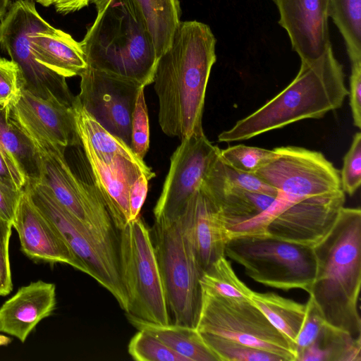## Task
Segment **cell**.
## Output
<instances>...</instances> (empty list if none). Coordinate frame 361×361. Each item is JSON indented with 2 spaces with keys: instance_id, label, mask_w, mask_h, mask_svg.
<instances>
[{
  "instance_id": "39",
  "label": "cell",
  "mask_w": 361,
  "mask_h": 361,
  "mask_svg": "<svg viewBox=\"0 0 361 361\" xmlns=\"http://www.w3.org/2000/svg\"><path fill=\"white\" fill-rule=\"evenodd\" d=\"M12 227L11 222L0 216V296L8 295L13 289L8 251Z\"/></svg>"
},
{
  "instance_id": "7",
  "label": "cell",
  "mask_w": 361,
  "mask_h": 361,
  "mask_svg": "<svg viewBox=\"0 0 361 361\" xmlns=\"http://www.w3.org/2000/svg\"><path fill=\"white\" fill-rule=\"evenodd\" d=\"M225 256L242 265L245 274L263 285L309 293L316 271L313 247L271 237L229 239Z\"/></svg>"
},
{
  "instance_id": "17",
  "label": "cell",
  "mask_w": 361,
  "mask_h": 361,
  "mask_svg": "<svg viewBox=\"0 0 361 361\" xmlns=\"http://www.w3.org/2000/svg\"><path fill=\"white\" fill-rule=\"evenodd\" d=\"M78 135L93 182L119 231L131 221L128 200L131 185L142 173L150 180L155 176V173L145 161H133L120 155L99 156L87 139Z\"/></svg>"
},
{
  "instance_id": "26",
  "label": "cell",
  "mask_w": 361,
  "mask_h": 361,
  "mask_svg": "<svg viewBox=\"0 0 361 361\" xmlns=\"http://www.w3.org/2000/svg\"><path fill=\"white\" fill-rule=\"evenodd\" d=\"M144 20L157 59L169 48L180 22L178 0H133Z\"/></svg>"
},
{
  "instance_id": "32",
  "label": "cell",
  "mask_w": 361,
  "mask_h": 361,
  "mask_svg": "<svg viewBox=\"0 0 361 361\" xmlns=\"http://www.w3.org/2000/svg\"><path fill=\"white\" fill-rule=\"evenodd\" d=\"M200 334L219 361H284L281 357L265 350L218 336Z\"/></svg>"
},
{
  "instance_id": "36",
  "label": "cell",
  "mask_w": 361,
  "mask_h": 361,
  "mask_svg": "<svg viewBox=\"0 0 361 361\" xmlns=\"http://www.w3.org/2000/svg\"><path fill=\"white\" fill-rule=\"evenodd\" d=\"M342 190L353 195L361 184V133H356L351 145L343 158L340 172Z\"/></svg>"
},
{
  "instance_id": "2",
  "label": "cell",
  "mask_w": 361,
  "mask_h": 361,
  "mask_svg": "<svg viewBox=\"0 0 361 361\" xmlns=\"http://www.w3.org/2000/svg\"><path fill=\"white\" fill-rule=\"evenodd\" d=\"M316 271L309 291L331 325L361 338V211L343 207L330 232L313 247Z\"/></svg>"
},
{
  "instance_id": "44",
  "label": "cell",
  "mask_w": 361,
  "mask_h": 361,
  "mask_svg": "<svg viewBox=\"0 0 361 361\" xmlns=\"http://www.w3.org/2000/svg\"><path fill=\"white\" fill-rule=\"evenodd\" d=\"M11 0H0V20L6 14L11 5Z\"/></svg>"
},
{
  "instance_id": "13",
  "label": "cell",
  "mask_w": 361,
  "mask_h": 361,
  "mask_svg": "<svg viewBox=\"0 0 361 361\" xmlns=\"http://www.w3.org/2000/svg\"><path fill=\"white\" fill-rule=\"evenodd\" d=\"M81 106L111 134L131 148V121L139 83L87 66L81 73Z\"/></svg>"
},
{
  "instance_id": "34",
  "label": "cell",
  "mask_w": 361,
  "mask_h": 361,
  "mask_svg": "<svg viewBox=\"0 0 361 361\" xmlns=\"http://www.w3.org/2000/svg\"><path fill=\"white\" fill-rule=\"evenodd\" d=\"M128 351L137 361H188L152 334L141 330L130 339Z\"/></svg>"
},
{
  "instance_id": "18",
  "label": "cell",
  "mask_w": 361,
  "mask_h": 361,
  "mask_svg": "<svg viewBox=\"0 0 361 361\" xmlns=\"http://www.w3.org/2000/svg\"><path fill=\"white\" fill-rule=\"evenodd\" d=\"M279 25L286 31L301 63L321 57L331 45L329 32V0H274Z\"/></svg>"
},
{
  "instance_id": "3",
  "label": "cell",
  "mask_w": 361,
  "mask_h": 361,
  "mask_svg": "<svg viewBox=\"0 0 361 361\" xmlns=\"http://www.w3.org/2000/svg\"><path fill=\"white\" fill-rule=\"evenodd\" d=\"M348 95L343 66L330 45L318 59L301 63L297 75L284 90L221 132L218 140H246L303 119L320 118L339 109Z\"/></svg>"
},
{
  "instance_id": "14",
  "label": "cell",
  "mask_w": 361,
  "mask_h": 361,
  "mask_svg": "<svg viewBox=\"0 0 361 361\" xmlns=\"http://www.w3.org/2000/svg\"><path fill=\"white\" fill-rule=\"evenodd\" d=\"M220 150L204 132L180 141L171 157L162 191L153 210L155 221L179 216L190 197L200 188Z\"/></svg>"
},
{
  "instance_id": "30",
  "label": "cell",
  "mask_w": 361,
  "mask_h": 361,
  "mask_svg": "<svg viewBox=\"0 0 361 361\" xmlns=\"http://www.w3.org/2000/svg\"><path fill=\"white\" fill-rule=\"evenodd\" d=\"M200 283L203 292L238 300H250L252 291L239 279L226 256L202 273Z\"/></svg>"
},
{
  "instance_id": "6",
  "label": "cell",
  "mask_w": 361,
  "mask_h": 361,
  "mask_svg": "<svg viewBox=\"0 0 361 361\" xmlns=\"http://www.w3.org/2000/svg\"><path fill=\"white\" fill-rule=\"evenodd\" d=\"M118 232L120 274L128 300L126 314L152 323H171L151 232L140 216Z\"/></svg>"
},
{
  "instance_id": "11",
  "label": "cell",
  "mask_w": 361,
  "mask_h": 361,
  "mask_svg": "<svg viewBox=\"0 0 361 361\" xmlns=\"http://www.w3.org/2000/svg\"><path fill=\"white\" fill-rule=\"evenodd\" d=\"M35 147L41 161L39 182L87 227L118 245L119 232L93 180L88 183L71 170L65 157V147L54 145Z\"/></svg>"
},
{
  "instance_id": "35",
  "label": "cell",
  "mask_w": 361,
  "mask_h": 361,
  "mask_svg": "<svg viewBox=\"0 0 361 361\" xmlns=\"http://www.w3.org/2000/svg\"><path fill=\"white\" fill-rule=\"evenodd\" d=\"M144 89L141 87L138 92L131 121V149L142 161L149 147V116Z\"/></svg>"
},
{
  "instance_id": "38",
  "label": "cell",
  "mask_w": 361,
  "mask_h": 361,
  "mask_svg": "<svg viewBox=\"0 0 361 361\" xmlns=\"http://www.w3.org/2000/svg\"><path fill=\"white\" fill-rule=\"evenodd\" d=\"M23 80L18 65L0 56V105L13 100L23 90Z\"/></svg>"
},
{
  "instance_id": "15",
  "label": "cell",
  "mask_w": 361,
  "mask_h": 361,
  "mask_svg": "<svg viewBox=\"0 0 361 361\" xmlns=\"http://www.w3.org/2000/svg\"><path fill=\"white\" fill-rule=\"evenodd\" d=\"M4 106L8 118L35 146L81 145L73 106L43 99L25 90Z\"/></svg>"
},
{
  "instance_id": "25",
  "label": "cell",
  "mask_w": 361,
  "mask_h": 361,
  "mask_svg": "<svg viewBox=\"0 0 361 361\" xmlns=\"http://www.w3.org/2000/svg\"><path fill=\"white\" fill-rule=\"evenodd\" d=\"M129 322L137 330L147 331L188 361H219L204 341L196 327L177 324H160L127 314Z\"/></svg>"
},
{
  "instance_id": "40",
  "label": "cell",
  "mask_w": 361,
  "mask_h": 361,
  "mask_svg": "<svg viewBox=\"0 0 361 361\" xmlns=\"http://www.w3.org/2000/svg\"><path fill=\"white\" fill-rule=\"evenodd\" d=\"M348 95L353 125L361 128V59L350 61Z\"/></svg>"
},
{
  "instance_id": "23",
  "label": "cell",
  "mask_w": 361,
  "mask_h": 361,
  "mask_svg": "<svg viewBox=\"0 0 361 361\" xmlns=\"http://www.w3.org/2000/svg\"><path fill=\"white\" fill-rule=\"evenodd\" d=\"M0 154L20 190L27 183L39 182L41 161L32 141L7 117L0 105Z\"/></svg>"
},
{
  "instance_id": "41",
  "label": "cell",
  "mask_w": 361,
  "mask_h": 361,
  "mask_svg": "<svg viewBox=\"0 0 361 361\" xmlns=\"http://www.w3.org/2000/svg\"><path fill=\"white\" fill-rule=\"evenodd\" d=\"M23 192L0 180V216L12 224Z\"/></svg>"
},
{
  "instance_id": "21",
  "label": "cell",
  "mask_w": 361,
  "mask_h": 361,
  "mask_svg": "<svg viewBox=\"0 0 361 361\" xmlns=\"http://www.w3.org/2000/svg\"><path fill=\"white\" fill-rule=\"evenodd\" d=\"M54 283L42 280L20 287L0 307V333L24 343L36 326L56 309Z\"/></svg>"
},
{
  "instance_id": "37",
  "label": "cell",
  "mask_w": 361,
  "mask_h": 361,
  "mask_svg": "<svg viewBox=\"0 0 361 361\" xmlns=\"http://www.w3.org/2000/svg\"><path fill=\"white\" fill-rule=\"evenodd\" d=\"M305 305L304 320L295 341L297 357L317 338L324 324L326 322L312 296L310 295Z\"/></svg>"
},
{
  "instance_id": "43",
  "label": "cell",
  "mask_w": 361,
  "mask_h": 361,
  "mask_svg": "<svg viewBox=\"0 0 361 361\" xmlns=\"http://www.w3.org/2000/svg\"><path fill=\"white\" fill-rule=\"evenodd\" d=\"M0 180L6 185L20 190L18 188L13 177L3 157L0 154Z\"/></svg>"
},
{
  "instance_id": "10",
  "label": "cell",
  "mask_w": 361,
  "mask_h": 361,
  "mask_svg": "<svg viewBox=\"0 0 361 361\" xmlns=\"http://www.w3.org/2000/svg\"><path fill=\"white\" fill-rule=\"evenodd\" d=\"M196 329L276 355L284 361H296L295 345L276 329L250 300H238L202 291Z\"/></svg>"
},
{
  "instance_id": "5",
  "label": "cell",
  "mask_w": 361,
  "mask_h": 361,
  "mask_svg": "<svg viewBox=\"0 0 361 361\" xmlns=\"http://www.w3.org/2000/svg\"><path fill=\"white\" fill-rule=\"evenodd\" d=\"M24 190L85 265L87 274L106 288L126 312L128 300L121 279L118 245L83 224L56 200L44 184L27 183Z\"/></svg>"
},
{
  "instance_id": "28",
  "label": "cell",
  "mask_w": 361,
  "mask_h": 361,
  "mask_svg": "<svg viewBox=\"0 0 361 361\" xmlns=\"http://www.w3.org/2000/svg\"><path fill=\"white\" fill-rule=\"evenodd\" d=\"M250 300L269 322L295 346V341L305 314V304L274 293H262L253 290Z\"/></svg>"
},
{
  "instance_id": "20",
  "label": "cell",
  "mask_w": 361,
  "mask_h": 361,
  "mask_svg": "<svg viewBox=\"0 0 361 361\" xmlns=\"http://www.w3.org/2000/svg\"><path fill=\"white\" fill-rule=\"evenodd\" d=\"M178 218L202 273L225 256L228 239L219 213L200 188L190 197Z\"/></svg>"
},
{
  "instance_id": "16",
  "label": "cell",
  "mask_w": 361,
  "mask_h": 361,
  "mask_svg": "<svg viewBox=\"0 0 361 361\" xmlns=\"http://www.w3.org/2000/svg\"><path fill=\"white\" fill-rule=\"evenodd\" d=\"M345 201L341 189L292 202L269 224L266 237L313 247L330 232Z\"/></svg>"
},
{
  "instance_id": "1",
  "label": "cell",
  "mask_w": 361,
  "mask_h": 361,
  "mask_svg": "<svg viewBox=\"0 0 361 361\" xmlns=\"http://www.w3.org/2000/svg\"><path fill=\"white\" fill-rule=\"evenodd\" d=\"M216 39L210 27L180 21L169 48L158 59L153 82L163 133L180 141L204 132L207 87L216 61Z\"/></svg>"
},
{
  "instance_id": "8",
  "label": "cell",
  "mask_w": 361,
  "mask_h": 361,
  "mask_svg": "<svg viewBox=\"0 0 361 361\" xmlns=\"http://www.w3.org/2000/svg\"><path fill=\"white\" fill-rule=\"evenodd\" d=\"M150 232L173 323L196 327L202 302V271L179 219L154 221Z\"/></svg>"
},
{
  "instance_id": "46",
  "label": "cell",
  "mask_w": 361,
  "mask_h": 361,
  "mask_svg": "<svg viewBox=\"0 0 361 361\" xmlns=\"http://www.w3.org/2000/svg\"><path fill=\"white\" fill-rule=\"evenodd\" d=\"M272 1H274V0H272Z\"/></svg>"
},
{
  "instance_id": "45",
  "label": "cell",
  "mask_w": 361,
  "mask_h": 361,
  "mask_svg": "<svg viewBox=\"0 0 361 361\" xmlns=\"http://www.w3.org/2000/svg\"><path fill=\"white\" fill-rule=\"evenodd\" d=\"M34 1L40 4L43 6L48 7L51 5L54 6L56 3H57L60 0H34Z\"/></svg>"
},
{
  "instance_id": "31",
  "label": "cell",
  "mask_w": 361,
  "mask_h": 361,
  "mask_svg": "<svg viewBox=\"0 0 361 361\" xmlns=\"http://www.w3.org/2000/svg\"><path fill=\"white\" fill-rule=\"evenodd\" d=\"M209 175L220 184L246 191L277 196L279 191L255 173L238 171L226 164L219 156L211 165Z\"/></svg>"
},
{
  "instance_id": "9",
  "label": "cell",
  "mask_w": 361,
  "mask_h": 361,
  "mask_svg": "<svg viewBox=\"0 0 361 361\" xmlns=\"http://www.w3.org/2000/svg\"><path fill=\"white\" fill-rule=\"evenodd\" d=\"M54 27L37 12L32 0H17L0 20V49L18 66L23 90L45 100L73 106L75 100L66 78L39 63L32 53L30 35Z\"/></svg>"
},
{
  "instance_id": "12",
  "label": "cell",
  "mask_w": 361,
  "mask_h": 361,
  "mask_svg": "<svg viewBox=\"0 0 361 361\" xmlns=\"http://www.w3.org/2000/svg\"><path fill=\"white\" fill-rule=\"evenodd\" d=\"M276 156L255 174L295 199L341 189L340 171L321 152L300 147L274 148Z\"/></svg>"
},
{
  "instance_id": "27",
  "label": "cell",
  "mask_w": 361,
  "mask_h": 361,
  "mask_svg": "<svg viewBox=\"0 0 361 361\" xmlns=\"http://www.w3.org/2000/svg\"><path fill=\"white\" fill-rule=\"evenodd\" d=\"M297 361H361V338L327 322L317 338L297 357Z\"/></svg>"
},
{
  "instance_id": "19",
  "label": "cell",
  "mask_w": 361,
  "mask_h": 361,
  "mask_svg": "<svg viewBox=\"0 0 361 361\" xmlns=\"http://www.w3.org/2000/svg\"><path fill=\"white\" fill-rule=\"evenodd\" d=\"M13 227L18 234L22 251L30 259L66 264L87 274L85 265L72 252L51 223L34 205L24 189Z\"/></svg>"
},
{
  "instance_id": "24",
  "label": "cell",
  "mask_w": 361,
  "mask_h": 361,
  "mask_svg": "<svg viewBox=\"0 0 361 361\" xmlns=\"http://www.w3.org/2000/svg\"><path fill=\"white\" fill-rule=\"evenodd\" d=\"M207 174L200 188L209 197L219 213L224 228L226 226L245 221L260 214L276 197L224 186Z\"/></svg>"
},
{
  "instance_id": "33",
  "label": "cell",
  "mask_w": 361,
  "mask_h": 361,
  "mask_svg": "<svg viewBox=\"0 0 361 361\" xmlns=\"http://www.w3.org/2000/svg\"><path fill=\"white\" fill-rule=\"evenodd\" d=\"M276 156L275 149L237 145L220 150L221 159L232 168L248 173H255Z\"/></svg>"
},
{
  "instance_id": "22",
  "label": "cell",
  "mask_w": 361,
  "mask_h": 361,
  "mask_svg": "<svg viewBox=\"0 0 361 361\" xmlns=\"http://www.w3.org/2000/svg\"><path fill=\"white\" fill-rule=\"evenodd\" d=\"M30 39L35 59L66 78L80 76L87 68L80 42L61 30L33 32Z\"/></svg>"
},
{
  "instance_id": "4",
  "label": "cell",
  "mask_w": 361,
  "mask_h": 361,
  "mask_svg": "<svg viewBox=\"0 0 361 361\" xmlns=\"http://www.w3.org/2000/svg\"><path fill=\"white\" fill-rule=\"evenodd\" d=\"M96 18L80 42L87 66L135 81L153 82L158 61L142 16L133 0H89Z\"/></svg>"
},
{
  "instance_id": "29",
  "label": "cell",
  "mask_w": 361,
  "mask_h": 361,
  "mask_svg": "<svg viewBox=\"0 0 361 361\" xmlns=\"http://www.w3.org/2000/svg\"><path fill=\"white\" fill-rule=\"evenodd\" d=\"M329 13L344 39L350 61L361 59V0H329Z\"/></svg>"
},
{
  "instance_id": "42",
  "label": "cell",
  "mask_w": 361,
  "mask_h": 361,
  "mask_svg": "<svg viewBox=\"0 0 361 361\" xmlns=\"http://www.w3.org/2000/svg\"><path fill=\"white\" fill-rule=\"evenodd\" d=\"M149 180L150 178L142 173L130 186L128 200L131 221L140 216L141 209L147 197Z\"/></svg>"
}]
</instances>
